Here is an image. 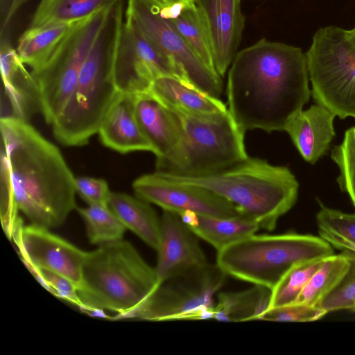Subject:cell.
Here are the masks:
<instances>
[{
  "label": "cell",
  "instance_id": "1",
  "mask_svg": "<svg viewBox=\"0 0 355 355\" xmlns=\"http://www.w3.org/2000/svg\"><path fill=\"white\" fill-rule=\"evenodd\" d=\"M302 49L265 38L237 52L228 72V110L241 128L284 131L311 97Z\"/></svg>",
  "mask_w": 355,
  "mask_h": 355
},
{
  "label": "cell",
  "instance_id": "2",
  "mask_svg": "<svg viewBox=\"0 0 355 355\" xmlns=\"http://www.w3.org/2000/svg\"><path fill=\"white\" fill-rule=\"evenodd\" d=\"M2 157L17 208L31 224L62 225L76 209L75 177L61 152L28 121L6 115L0 120Z\"/></svg>",
  "mask_w": 355,
  "mask_h": 355
},
{
  "label": "cell",
  "instance_id": "3",
  "mask_svg": "<svg viewBox=\"0 0 355 355\" xmlns=\"http://www.w3.org/2000/svg\"><path fill=\"white\" fill-rule=\"evenodd\" d=\"M159 173L172 181L197 186L220 196L267 231L275 229L279 218L294 206L298 196L299 184L289 168L257 157H248L205 175Z\"/></svg>",
  "mask_w": 355,
  "mask_h": 355
},
{
  "label": "cell",
  "instance_id": "4",
  "mask_svg": "<svg viewBox=\"0 0 355 355\" xmlns=\"http://www.w3.org/2000/svg\"><path fill=\"white\" fill-rule=\"evenodd\" d=\"M159 284L155 268L121 239L86 252L78 296L80 308L129 318Z\"/></svg>",
  "mask_w": 355,
  "mask_h": 355
},
{
  "label": "cell",
  "instance_id": "5",
  "mask_svg": "<svg viewBox=\"0 0 355 355\" xmlns=\"http://www.w3.org/2000/svg\"><path fill=\"white\" fill-rule=\"evenodd\" d=\"M114 32V9L85 59L72 96L52 125L55 139L64 146L87 144L120 93L112 71Z\"/></svg>",
  "mask_w": 355,
  "mask_h": 355
},
{
  "label": "cell",
  "instance_id": "6",
  "mask_svg": "<svg viewBox=\"0 0 355 355\" xmlns=\"http://www.w3.org/2000/svg\"><path fill=\"white\" fill-rule=\"evenodd\" d=\"M333 254L320 236L254 234L217 252L216 263L227 276L272 291L294 266Z\"/></svg>",
  "mask_w": 355,
  "mask_h": 355
},
{
  "label": "cell",
  "instance_id": "7",
  "mask_svg": "<svg viewBox=\"0 0 355 355\" xmlns=\"http://www.w3.org/2000/svg\"><path fill=\"white\" fill-rule=\"evenodd\" d=\"M171 110L180 121L182 139L173 155L156 165V171L184 176L205 175L249 157L244 144L245 132L228 110L210 115Z\"/></svg>",
  "mask_w": 355,
  "mask_h": 355
},
{
  "label": "cell",
  "instance_id": "8",
  "mask_svg": "<svg viewBox=\"0 0 355 355\" xmlns=\"http://www.w3.org/2000/svg\"><path fill=\"white\" fill-rule=\"evenodd\" d=\"M305 54L315 102L340 119L355 118V48L347 30L319 28Z\"/></svg>",
  "mask_w": 355,
  "mask_h": 355
},
{
  "label": "cell",
  "instance_id": "9",
  "mask_svg": "<svg viewBox=\"0 0 355 355\" xmlns=\"http://www.w3.org/2000/svg\"><path fill=\"white\" fill-rule=\"evenodd\" d=\"M116 3L74 23L46 63L31 71L48 124H53L72 96L85 59Z\"/></svg>",
  "mask_w": 355,
  "mask_h": 355
},
{
  "label": "cell",
  "instance_id": "10",
  "mask_svg": "<svg viewBox=\"0 0 355 355\" xmlns=\"http://www.w3.org/2000/svg\"><path fill=\"white\" fill-rule=\"evenodd\" d=\"M114 19L112 71L119 92L134 95L148 92L154 80L165 76L193 84L171 59L144 36L124 10V0L116 3Z\"/></svg>",
  "mask_w": 355,
  "mask_h": 355
},
{
  "label": "cell",
  "instance_id": "11",
  "mask_svg": "<svg viewBox=\"0 0 355 355\" xmlns=\"http://www.w3.org/2000/svg\"><path fill=\"white\" fill-rule=\"evenodd\" d=\"M227 275L209 262L160 283L129 318L151 321L214 319V295Z\"/></svg>",
  "mask_w": 355,
  "mask_h": 355
},
{
  "label": "cell",
  "instance_id": "12",
  "mask_svg": "<svg viewBox=\"0 0 355 355\" xmlns=\"http://www.w3.org/2000/svg\"><path fill=\"white\" fill-rule=\"evenodd\" d=\"M162 6L158 0H128L125 11L144 36L171 59L196 87L219 98L223 92L220 76L193 51L172 21L160 16Z\"/></svg>",
  "mask_w": 355,
  "mask_h": 355
},
{
  "label": "cell",
  "instance_id": "13",
  "mask_svg": "<svg viewBox=\"0 0 355 355\" xmlns=\"http://www.w3.org/2000/svg\"><path fill=\"white\" fill-rule=\"evenodd\" d=\"M137 197L164 211H191L199 216L230 218L241 214L235 205L205 189L172 181L159 172L143 175L132 183Z\"/></svg>",
  "mask_w": 355,
  "mask_h": 355
},
{
  "label": "cell",
  "instance_id": "14",
  "mask_svg": "<svg viewBox=\"0 0 355 355\" xmlns=\"http://www.w3.org/2000/svg\"><path fill=\"white\" fill-rule=\"evenodd\" d=\"M28 268L58 274L78 288L86 252L50 232L30 224L18 227L12 238Z\"/></svg>",
  "mask_w": 355,
  "mask_h": 355
},
{
  "label": "cell",
  "instance_id": "15",
  "mask_svg": "<svg viewBox=\"0 0 355 355\" xmlns=\"http://www.w3.org/2000/svg\"><path fill=\"white\" fill-rule=\"evenodd\" d=\"M198 239L179 214L163 211L161 240L155 267L159 284L208 263Z\"/></svg>",
  "mask_w": 355,
  "mask_h": 355
},
{
  "label": "cell",
  "instance_id": "16",
  "mask_svg": "<svg viewBox=\"0 0 355 355\" xmlns=\"http://www.w3.org/2000/svg\"><path fill=\"white\" fill-rule=\"evenodd\" d=\"M211 44L214 68L223 76L237 53L245 17L241 0H194Z\"/></svg>",
  "mask_w": 355,
  "mask_h": 355
},
{
  "label": "cell",
  "instance_id": "17",
  "mask_svg": "<svg viewBox=\"0 0 355 355\" xmlns=\"http://www.w3.org/2000/svg\"><path fill=\"white\" fill-rule=\"evenodd\" d=\"M134 105L140 126L156 156V165L168 159L179 148L182 131L176 114L149 91L134 94Z\"/></svg>",
  "mask_w": 355,
  "mask_h": 355
},
{
  "label": "cell",
  "instance_id": "18",
  "mask_svg": "<svg viewBox=\"0 0 355 355\" xmlns=\"http://www.w3.org/2000/svg\"><path fill=\"white\" fill-rule=\"evenodd\" d=\"M98 134L104 146L120 153H153L137 118L132 94H118L101 121Z\"/></svg>",
  "mask_w": 355,
  "mask_h": 355
},
{
  "label": "cell",
  "instance_id": "19",
  "mask_svg": "<svg viewBox=\"0 0 355 355\" xmlns=\"http://www.w3.org/2000/svg\"><path fill=\"white\" fill-rule=\"evenodd\" d=\"M336 116L318 103L301 110L288 121L284 131L304 158L314 164L329 149L336 135L334 121Z\"/></svg>",
  "mask_w": 355,
  "mask_h": 355
},
{
  "label": "cell",
  "instance_id": "20",
  "mask_svg": "<svg viewBox=\"0 0 355 355\" xmlns=\"http://www.w3.org/2000/svg\"><path fill=\"white\" fill-rule=\"evenodd\" d=\"M0 49L1 73L11 116L28 121L35 113L41 112L36 83L6 37H1Z\"/></svg>",
  "mask_w": 355,
  "mask_h": 355
},
{
  "label": "cell",
  "instance_id": "21",
  "mask_svg": "<svg viewBox=\"0 0 355 355\" xmlns=\"http://www.w3.org/2000/svg\"><path fill=\"white\" fill-rule=\"evenodd\" d=\"M149 92L167 107L182 112L210 115L228 110L219 98L172 76H160L154 80Z\"/></svg>",
  "mask_w": 355,
  "mask_h": 355
},
{
  "label": "cell",
  "instance_id": "22",
  "mask_svg": "<svg viewBox=\"0 0 355 355\" xmlns=\"http://www.w3.org/2000/svg\"><path fill=\"white\" fill-rule=\"evenodd\" d=\"M108 207L125 227L157 250L161 240V218L150 203L138 197L112 192Z\"/></svg>",
  "mask_w": 355,
  "mask_h": 355
},
{
  "label": "cell",
  "instance_id": "23",
  "mask_svg": "<svg viewBox=\"0 0 355 355\" xmlns=\"http://www.w3.org/2000/svg\"><path fill=\"white\" fill-rule=\"evenodd\" d=\"M271 291L254 285L239 292H221L217 295L214 319L223 322L261 320L268 310Z\"/></svg>",
  "mask_w": 355,
  "mask_h": 355
},
{
  "label": "cell",
  "instance_id": "24",
  "mask_svg": "<svg viewBox=\"0 0 355 355\" xmlns=\"http://www.w3.org/2000/svg\"><path fill=\"white\" fill-rule=\"evenodd\" d=\"M189 228L199 239L207 241L219 252L254 234L260 227L252 218L239 214L230 218L198 215L197 225Z\"/></svg>",
  "mask_w": 355,
  "mask_h": 355
},
{
  "label": "cell",
  "instance_id": "25",
  "mask_svg": "<svg viewBox=\"0 0 355 355\" xmlns=\"http://www.w3.org/2000/svg\"><path fill=\"white\" fill-rule=\"evenodd\" d=\"M73 24H55L28 28L19 38L16 49L21 62L28 66L31 71L40 69Z\"/></svg>",
  "mask_w": 355,
  "mask_h": 355
},
{
  "label": "cell",
  "instance_id": "26",
  "mask_svg": "<svg viewBox=\"0 0 355 355\" xmlns=\"http://www.w3.org/2000/svg\"><path fill=\"white\" fill-rule=\"evenodd\" d=\"M119 0H41L28 28L73 24L114 5Z\"/></svg>",
  "mask_w": 355,
  "mask_h": 355
},
{
  "label": "cell",
  "instance_id": "27",
  "mask_svg": "<svg viewBox=\"0 0 355 355\" xmlns=\"http://www.w3.org/2000/svg\"><path fill=\"white\" fill-rule=\"evenodd\" d=\"M349 266V261L344 252L325 258L295 302L316 306L338 284Z\"/></svg>",
  "mask_w": 355,
  "mask_h": 355
},
{
  "label": "cell",
  "instance_id": "28",
  "mask_svg": "<svg viewBox=\"0 0 355 355\" xmlns=\"http://www.w3.org/2000/svg\"><path fill=\"white\" fill-rule=\"evenodd\" d=\"M316 224L320 236L332 247L355 252V213L347 214L321 205Z\"/></svg>",
  "mask_w": 355,
  "mask_h": 355
},
{
  "label": "cell",
  "instance_id": "29",
  "mask_svg": "<svg viewBox=\"0 0 355 355\" xmlns=\"http://www.w3.org/2000/svg\"><path fill=\"white\" fill-rule=\"evenodd\" d=\"M171 21L193 51L208 68L216 72L207 30L194 1L187 4L181 14Z\"/></svg>",
  "mask_w": 355,
  "mask_h": 355
},
{
  "label": "cell",
  "instance_id": "30",
  "mask_svg": "<svg viewBox=\"0 0 355 355\" xmlns=\"http://www.w3.org/2000/svg\"><path fill=\"white\" fill-rule=\"evenodd\" d=\"M76 210L85 222L91 243L99 245L123 239L127 228L108 206L88 205Z\"/></svg>",
  "mask_w": 355,
  "mask_h": 355
},
{
  "label": "cell",
  "instance_id": "31",
  "mask_svg": "<svg viewBox=\"0 0 355 355\" xmlns=\"http://www.w3.org/2000/svg\"><path fill=\"white\" fill-rule=\"evenodd\" d=\"M324 259H312L294 266L271 291L268 310L294 303Z\"/></svg>",
  "mask_w": 355,
  "mask_h": 355
},
{
  "label": "cell",
  "instance_id": "32",
  "mask_svg": "<svg viewBox=\"0 0 355 355\" xmlns=\"http://www.w3.org/2000/svg\"><path fill=\"white\" fill-rule=\"evenodd\" d=\"M331 157L339 168V187L355 207V126L346 130L343 141L332 148Z\"/></svg>",
  "mask_w": 355,
  "mask_h": 355
},
{
  "label": "cell",
  "instance_id": "33",
  "mask_svg": "<svg viewBox=\"0 0 355 355\" xmlns=\"http://www.w3.org/2000/svg\"><path fill=\"white\" fill-rule=\"evenodd\" d=\"M349 266L335 288L316 305L327 313L341 309H352L355 306V252L343 251Z\"/></svg>",
  "mask_w": 355,
  "mask_h": 355
},
{
  "label": "cell",
  "instance_id": "34",
  "mask_svg": "<svg viewBox=\"0 0 355 355\" xmlns=\"http://www.w3.org/2000/svg\"><path fill=\"white\" fill-rule=\"evenodd\" d=\"M1 217L2 225L9 238H13L18 227L21 225L17 218L19 211L11 187L6 163L1 157Z\"/></svg>",
  "mask_w": 355,
  "mask_h": 355
},
{
  "label": "cell",
  "instance_id": "35",
  "mask_svg": "<svg viewBox=\"0 0 355 355\" xmlns=\"http://www.w3.org/2000/svg\"><path fill=\"white\" fill-rule=\"evenodd\" d=\"M327 312L318 306L294 302L268 310L263 320L278 322H311L322 318Z\"/></svg>",
  "mask_w": 355,
  "mask_h": 355
},
{
  "label": "cell",
  "instance_id": "36",
  "mask_svg": "<svg viewBox=\"0 0 355 355\" xmlns=\"http://www.w3.org/2000/svg\"><path fill=\"white\" fill-rule=\"evenodd\" d=\"M76 192L89 205L108 206L112 191L107 182L89 176L75 178Z\"/></svg>",
  "mask_w": 355,
  "mask_h": 355
},
{
  "label": "cell",
  "instance_id": "37",
  "mask_svg": "<svg viewBox=\"0 0 355 355\" xmlns=\"http://www.w3.org/2000/svg\"><path fill=\"white\" fill-rule=\"evenodd\" d=\"M36 277L56 296L69 301L79 307L81 303L78 296L77 286L68 279L55 272L29 268Z\"/></svg>",
  "mask_w": 355,
  "mask_h": 355
},
{
  "label": "cell",
  "instance_id": "38",
  "mask_svg": "<svg viewBox=\"0 0 355 355\" xmlns=\"http://www.w3.org/2000/svg\"><path fill=\"white\" fill-rule=\"evenodd\" d=\"M187 4L188 3L176 2L169 6H162L159 9V15L164 19H174L181 14Z\"/></svg>",
  "mask_w": 355,
  "mask_h": 355
},
{
  "label": "cell",
  "instance_id": "39",
  "mask_svg": "<svg viewBox=\"0 0 355 355\" xmlns=\"http://www.w3.org/2000/svg\"><path fill=\"white\" fill-rule=\"evenodd\" d=\"M30 0H12L11 3L9 8L8 12L5 18L4 21L1 25V33H3V30L6 27V26L10 23L15 13L18 11V10L26 2Z\"/></svg>",
  "mask_w": 355,
  "mask_h": 355
},
{
  "label": "cell",
  "instance_id": "40",
  "mask_svg": "<svg viewBox=\"0 0 355 355\" xmlns=\"http://www.w3.org/2000/svg\"><path fill=\"white\" fill-rule=\"evenodd\" d=\"M163 6H169L176 2H184L186 3L193 2L194 0H158Z\"/></svg>",
  "mask_w": 355,
  "mask_h": 355
},
{
  "label": "cell",
  "instance_id": "41",
  "mask_svg": "<svg viewBox=\"0 0 355 355\" xmlns=\"http://www.w3.org/2000/svg\"><path fill=\"white\" fill-rule=\"evenodd\" d=\"M347 37L355 48V27L351 30H347Z\"/></svg>",
  "mask_w": 355,
  "mask_h": 355
},
{
  "label": "cell",
  "instance_id": "42",
  "mask_svg": "<svg viewBox=\"0 0 355 355\" xmlns=\"http://www.w3.org/2000/svg\"><path fill=\"white\" fill-rule=\"evenodd\" d=\"M351 310L355 312V306Z\"/></svg>",
  "mask_w": 355,
  "mask_h": 355
}]
</instances>
